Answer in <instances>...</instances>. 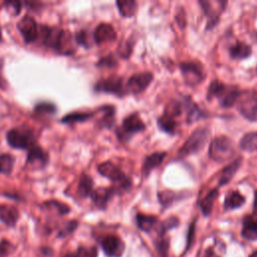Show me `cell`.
Wrapping results in <instances>:
<instances>
[{"label": "cell", "mask_w": 257, "mask_h": 257, "mask_svg": "<svg viewBox=\"0 0 257 257\" xmlns=\"http://www.w3.org/2000/svg\"><path fill=\"white\" fill-rule=\"evenodd\" d=\"M39 32H41L44 44L47 47L52 48L62 54H72L74 52L73 37L69 31L57 27L41 26Z\"/></svg>", "instance_id": "6da1fadb"}, {"label": "cell", "mask_w": 257, "mask_h": 257, "mask_svg": "<svg viewBox=\"0 0 257 257\" xmlns=\"http://www.w3.org/2000/svg\"><path fill=\"white\" fill-rule=\"evenodd\" d=\"M241 92L235 85H226L218 80H213L207 92V99H217L223 108H230L237 103Z\"/></svg>", "instance_id": "7a4b0ae2"}, {"label": "cell", "mask_w": 257, "mask_h": 257, "mask_svg": "<svg viewBox=\"0 0 257 257\" xmlns=\"http://www.w3.org/2000/svg\"><path fill=\"white\" fill-rule=\"evenodd\" d=\"M235 154L234 143L227 137L215 138L210 145L209 156L216 162H225L230 160Z\"/></svg>", "instance_id": "3957f363"}, {"label": "cell", "mask_w": 257, "mask_h": 257, "mask_svg": "<svg viewBox=\"0 0 257 257\" xmlns=\"http://www.w3.org/2000/svg\"><path fill=\"white\" fill-rule=\"evenodd\" d=\"M209 132L205 128H200L193 132L187 141L184 143L182 148L179 150V155L181 157H187L192 154H196L200 152L204 148Z\"/></svg>", "instance_id": "277c9868"}, {"label": "cell", "mask_w": 257, "mask_h": 257, "mask_svg": "<svg viewBox=\"0 0 257 257\" xmlns=\"http://www.w3.org/2000/svg\"><path fill=\"white\" fill-rule=\"evenodd\" d=\"M239 113L251 122L257 121V93L254 91H245L240 94L237 101Z\"/></svg>", "instance_id": "5b68a950"}, {"label": "cell", "mask_w": 257, "mask_h": 257, "mask_svg": "<svg viewBox=\"0 0 257 257\" xmlns=\"http://www.w3.org/2000/svg\"><path fill=\"white\" fill-rule=\"evenodd\" d=\"M145 124L137 113L128 116L124 119L122 127L117 131V134L121 140L130 139L134 134L143 132L145 130Z\"/></svg>", "instance_id": "8992f818"}, {"label": "cell", "mask_w": 257, "mask_h": 257, "mask_svg": "<svg viewBox=\"0 0 257 257\" xmlns=\"http://www.w3.org/2000/svg\"><path fill=\"white\" fill-rule=\"evenodd\" d=\"M203 11L207 16V29L215 27L219 23L220 15L223 12L227 2L226 1H208L203 0L199 1Z\"/></svg>", "instance_id": "52a82bcc"}, {"label": "cell", "mask_w": 257, "mask_h": 257, "mask_svg": "<svg viewBox=\"0 0 257 257\" xmlns=\"http://www.w3.org/2000/svg\"><path fill=\"white\" fill-rule=\"evenodd\" d=\"M98 170L101 175L110 179L115 183H119L120 186H122L125 189L131 186V181L127 178L123 171L111 162H104L101 164Z\"/></svg>", "instance_id": "ba28073f"}, {"label": "cell", "mask_w": 257, "mask_h": 257, "mask_svg": "<svg viewBox=\"0 0 257 257\" xmlns=\"http://www.w3.org/2000/svg\"><path fill=\"white\" fill-rule=\"evenodd\" d=\"M180 69L182 71L186 83L190 85H196L200 83L205 77L203 67L199 62L196 61L181 62Z\"/></svg>", "instance_id": "9c48e42d"}, {"label": "cell", "mask_w": 257, "mask_h": 257, "mask_svg": "<svg viewBox=\"0 0 257 257\" xmlns=\"http://www.w3.org/2000/svg\"><path fill=\"white\" fill-rule=\"evenodd\" d=\"M96 91L114 94L118 97H123L127 94V89L124 85L123 78L118 76H111L100 80L96 84Z\"/></svg>", "instance_id": "30bf717a"}, {"label": "cell", "mask_w": 257, "mask_h": 257, "mask_svg": "<svg viewBox=\"0 0 257 257\" xmlns=\"http://www.w3.org/2000/svg\"><path fill=\"white\" fill-rule=\"evenodd\" d=\"M17 28L26 44L35 41L39 36V28L37 26L36 21L29 15L25 16L19 21Z\"/></svg>", "instance_id": "8fae6325"}, {"label": "cell", "mask_w": 257, "mask_h": 257, "mask_svg": "<svg viewBox=\"0 0 257 257\" xmlns=\"http://www.w3.org/2000/svg\"><path fill=\"white\" fill-rule=\"evenodd\" d=\"M6 139L8 144L15 149H27L33 146L32 135L29 131L13 128L7 133Z\"/></svg>", "instance_id": "7c38bea8"}, {"label": "cell", "mask_w": 257, "mask_h": 257, "mask_svg": "<svg viewBox=\"0 0 257 257\" xmlns=\"http://www.w3.org/2000/svg\"><path fill=\"white\" fill-rule=\"evenodd\" d=\"M153 80V75L151 73H141L132 76L127 82V91L133 94H140L144 92L149 84Z\"/></svg>", "instance_id": "4fadbf2b"}, {"label": "cell", "mask_w": 257, "mask_h": 257, "mask_svg": "<svg viewBox=\"0 0 257 257\" xmlns=\"http://www.w3.org/2000/svg\"><path fill=\"white\" fill-rule=\"evenodd\" d=\"M103 252L110 257H120L124 250L125 245L123 241L117 236H106L102 241Z\"/></svg>", "instance_id": "5bb4252c"}, {"label": "cell", "mask_w": 257, "mask_h": 257, "mask_svg": "<svg viewBox=\"0 0 257 257\" xmlns=\"http://www.w3.org/2000/svg\"><path fill=\"white\" fill-rule=\"evenodd\" d=\"M49 161L48 154L44 151V149L38 146H31L27 156V164L31 168H44Z\"/></svg>", "instance_id": "9a60e30c"}, {"label": "cell", "mask_w": 257, "mask_h": 257, "mask_svg": "<svg viewBox=\"0 0 257 257\" xmlns=\"http://www.w3.org/2000/svg\"><path fill=\"white\" fill-rule=\"evenodd\" d=\"M117 38V33L114 27L108 24H101L94 32V40L98 45L112 42Z\"/></svg>", "instance_id": "2e32d148"}, {"label": "cell", "mask_w": 257, "mask_h": 257, "mask_svg": "<svg viewBox=\"0 0 257 257\" xmlns=\"http://www.w3.org/2000/svg\"><path fill=\"white\" fill-rule=\"evenodd\" d=\"M114 193L115 190L113 188H98L92 192L91 197L97 207L103 209L114 195Z\"/></svg>", "instance_id": "e0dca14e"}, {"label": "cell", "mask_w": 257, "mask_h": 257, "mask_svg": "<svg viewBox=\"0 0 257 257\" xmlns=\"http://www.w3.org/2000/svg\"><path fill=\"white\" fill-rule=\"evenodd\" d=\"M166 156H167L166 152H156L147 157L143 164V170H142L144 176L145 177L149 176L150 173H151L156 167L160 166L163 163Z\"/></svg>", "instance_id": "ac0fdd59"}, {"label": "cell", "mask_w": 257, "mask_h": 257, "mask_svg": "<svg viewBox=\"0 0 257 257\" xmlns=\"http://www.w3.org/2000/svg\"><path fill=\"white\" fill-rule=\"evenodd\" d=\"M184 106L187 112V122L189 124H192L199 120L201 117L204 116L203 112L200 110L197 103L193 102V100L190 97H186L184 100Z\"/></svg>", "instance_id": "d6986e66"}, {"label": "cell", "mask_w": 257, "mask_h": 257, "mask_svg": "<svg viewBox=\"0 0 257 257\" xmlns=\"http://www.w3.org/2000/svg\"><path fill=\"white\" fill-rule=\"evenodd\" d=\"M19 217L17 209L11 206L0 205V220L7 226H13Z\"/></svg>", "instance_id": "ffe728a7"}, {"label": "cell", "mask_w": 257, "mask_h": 257, "mask_svg": "<svg viewBox=\"0 0 257 257\" xmlns=\"http://www.w3.org/2000/svg\"><path fill=\"white\" fill-rule=\"evenodd\" d=\"M241 163H242V158H238L237 160H235L234 162H232L231 164H229L227 167L223 169L219 178V186H225L229 181H231L235 173H236L238 169L240 168Z\"/></svg>", "instance_id": "44dd1931"}, {"label": "cell", "mask_w": 257, "mask_h": 257, "mask_svg": "<svg viewBox=\"0 0 257 257\" xmlns=\"http://www.w3.org/2000/svg\"><path fill=\"white\" fill-rule=\"evenodd\" d=\"M251 52H252L251 47L241 41H237L236 44L233 45L229 50L230 56L234 59L246 58L251 54Z\"/></svg>", "instance_id": "7402d4cb"}, {"label": "cell", "mask_w": 257, "mask_h": 257, "mask_svg": "<svg viewBox=\"0 0 257 257\" xmlns=\"http://www.w3.org/2000/svg\"><path fill=\"white\" fill-rule=\"evenodd\" d=\"M245 202V198L238 191H231L225 198L224 207L226 210H233L241 207Z\"/></svg>", "instance_id": "603a6c76"}, {"label": "cell", "mask_w": 257, "mask_h": 257, "mask_svg": "<svg viewBox=\"0 0 257 257\" xmlns=\"http://www.w3.org/2000/svg\"><path fill=\"white\" fill-rule=\"evenodd\" d=\"M217 196H218V189L217 188L210 190L207 193V194L204 196V198L200 202V207L202 209V212H203L204 215H209V214L211 213L214 201L216 200Z\"/></svg>", "instance_id": "cb8c5ba5"}, {"label": "cell", "mask_w": 257, "mask_h": 257, "mask_svg": "<svg viewBox=\"0 0 257 257\" xmlns=\"http://www.w3.org/2000/svg\"><path fill=\"white\" fill-rule=\"evenodd\" d=\"M137 223L141 230L143 231H151L158 223V218L153 215H145V214H138Z\"/></svg>", "instance_id": "d4e9b609"}, {"label": "cell", "mask_w": 257, "mask_h": 257, "mask_svg": "<svg viewBox=\"0 0 257 257\" xmlns=\"http://www.w3.org/2000/svg\"><path fill=\"white\" fill-rule=\"evenodd\" d=\"M93 187H94V181H93V179H92L90 176L83 174V175L80 177L79 184H78V187H77L78 195H79L80 197H82V198L88 197L89 195L92 194Z\"/></svg>", "instance_id": "484cf974"}, {"label": "cell", "mask_w": 257, "mask_h": 257, "mask_svg": "<svg viewBox=\"0 0 257 257\" xmlns=\"http://www.w3.org/2000/svg\"><path fill=\"white\" fill-rule=\"evenodd\" d=\"M158 126L160 127L162 131L168 134H175L178 124L174 118L169 117L164 114L158 119Z\"/></svg>", "instance_id": "4316f807"}, {"label": "cell", "mask_w": 257, "mask_h": 257, "mask_svg": "<svg viewBox=\"0 0 257 257\" xmlns=\"http://www.w3.org/2000/svg\"><path fill=\"white\" fill-rule=\"evenodd\" d=\"M240 148L247 152L257 151V132L245 134L240 140Z\"/></svg>", "instance_id": "83f0119b"}, {"label": "cell", "mask_w": 257, "mask_h": 257, "mask_svg": "<svg viewBox=\"0 0 257 257\" xmlns=\"http://www.w3.org/2000/svg\"><path fill=\"white\" fill-rule=\"evenodd\" d=\"M242 236L248 240H257V220L247 218L244 221Z\"/></svg>", "instance_id": "f1b7e54d"}, {"label": "cell", "mask_w": 257, "mask_h": 257, "mask_svg": "<svg viewBox=\"0 0 257 257\" xmlns=\"http://www.w3.org/2000/svg\"><path fill=\"white\" fill-rule=\"evenodd\" d=\"M120 13L124 17H132L137 11V2L134 0H123V1H117Z\"/></svg>", "instance_id": "f546056e"}, {"label": "cell", "mask_w": 257, "mask_h": 257, "mask_svg": "<svg viewBox=\"0 0 257 257\" xmlns=\"http://www.w3.org/2000/svg\"><path fill=\"white\" fill-rule=\"evenodd\" d=\"M94 114L92 113H72V114H69L67 115L66 117H63L61 122L62 123H66V124H73V123H78V122H84L89 120L90 118L93 117Z\"/></svg>", "instance_id": "4dcf8cb0"}, {"label": "cell", "mask_w": 257, "mask_h": 257, "mask_svg": "<svg viewBox=\"0 0 257 257\" xmlns=\"http://www.w3.org/2000/svg\"><path fill=\"white\" fill-rule=\"evenodd\" d=\"M14 167V158L11 155L4 154L0 156V173L9 174Z\"/></svg>", "instance_id": "1f68e13d"}, {"label": "cell", "mask_w": 257, "mask_h": 257, "mask_svg": "<svg viewBox=\"0 0 257 257\" xmlns=\"http://www.w3.org/2000/svg\"><path fill=\"white\" fill-rule=\"evenodd\" d=\"M165 115L169 116V117H172V118H176L179 117L182 114V105L181 103L177 102V101H171L165 109Z\"/></svg>", "instance_id": "d6a6232c"}, {"label": "cell", "mask_w": 257, "mask_h": 257, "mask_svg": "<svg viewBox=\"0 0 257 257\" xmlns=\"http://www.w3.org/2000/svg\"><path fill=\"white\" fill-rule=\"evenodd\" d=\"M76 41L78 45L84 47V48H90L92 46V40L90 37V34L87 30H79L76 34Z\"/></svg>", "instance_id": "836d02e7"}, {"label": "cell", "mask_w": 257, "mask_h": 257, "mask_svg": "<svg viewBox=\"0 0 257 257\" xmlns=\"http://www.w3.org/2000/svg\"><path fill=\"white\" fill-rule=\"evenodd\" d=\"M76 257H98V249L96 247H79Z\"/></svg>", "instance_id": "e575fe53"}, {"label": "cell", "mask_w": 257, "mask_h": 257, "mask_svg": "<svg viewBox=\"0 0 257 257\" xmlns=\"http://www.w3.org/2000/svg\"><path fill=\"white\" fill-rule=\"evenodd\" d=\"M15 250L14 245L8 240H2L0 242V257H6Z\"/></svg>", "instance_id": "d590c367"}, {"label": "cell", "mask_w": 257, "mask_h": 257, "mask_svg": "<svg viewBox=\"0 0 257 257\" xmlns=\"http://www.w3.org/2000/svg\"><path fill=\"white\" fill-rule=\"evenodd\" d=\"M116 66H117V60L114 57V55L112 54L103 57L98 62V67H101V68H115Z\"/></svg>", "instance_id": "8d00e7d4"}, {"label": "cell", "mask_w": 257, "mask_h": 257, "mask_svg": "<svg viewBox=\"0 0 257 257\" xmlns=\"http://www.w3.org/2000/svg\"><path fill=\"white\" fill-rule=\"evenodd\" d=\"M77 227V221H70V222H68L66 225L63 226V228L59 231L58 236L59 237L68 236L69 234L73 233L76 230Z\"/></svg>", "instance_id": "74e56055"}, {"label": "cell", "mask_w": 257, "mask_h": 257, "mask_svg": "<svg viewBox=\"0 0 257 257\" xmlns=\"http://www.w3.org/2000/svg\"><path fill=\"white\" fill-rule=\"evenodd\" d=\"M55 106L51 103H38L35 108V112L39 114H53Z\"/></svg>", "instance_id": "f35d334b"}, {"label": "cell", "mask_w": 257, "mask_h": 257, "mask_svg": "<svg viewBox=\"0 0 257 257\" xmlns=\"http://www.w3.org/2000/svg\"><path fill=\"white\" fill-rule=\"evenodd\" d=\"M178 224H179V220H178L177 218H175V217H171V218L167 219V220L162 224V227H161L162 233H164L165 231H167V230H169V229H172V228H174V227H177Z\"/></svg>", "instance_id": "ab89813d"}, {"label": "cell", "mask_w": 257, "mask_h": 257, "mask_svg": "<svg viewBox=\"0 0 257 257\" xmlns=\"http://www.w3.org/2000/svg\"><path fill=\"white\" fill-rule=\"evenodd\" d=\"M0 88L5 89L6 88V81L2 75V63L0 62Z\"/></svg>", "instance_id": "60d3db41"}, {"label": "cell", "mask_w": 257, "mask_h": 257, "mask_svg": "<svg viewBox=\"0 0 257 257\" xmlns=\"http://www.w3.org/2000/svg\"><path fill=\"white\" fill-rule=\"evenodd\" d=\"M253 211L255 215H257V191L255 193V199H254V206H253Z\"/></svg>", "instance_id": "b9f144b4"}, {"label": "cell", "mask_w": 257, "mask_h": 257, "mask_svg": "<svg viewBox=\"0 0 257 257\" xmlns=\"http://www.w3.org/2000/svg\"><path fill=\"white\" fill-rule=\"evenodd\" d=\"M205 257H218L215 253H214L211 249H209V250H207V252H206V256Z\"/></svg>", "instance_id": "7bdbcfd3"}, {"label": "cell", "mask_w": 257, "mask_h": 257, "mask_svg": "<svg viewBox=\"0 0 257 257\" xmlns=\"http://www.w3.org/2000/svg\"><path fill=\"white\" fill-rule=\"evenodd\" d=\"M253 37H254V39H255V41L257 42V31H256V32L254 33V36H253Z\"/></svg>", "instance_id": "ee69618b"}, {"label": "cell", "mask_w": 257, "mask_h": 257, "mask_svg": "<svg viewBox=\"0 0 257 257\" xmlns=\"http://www.w3.org/2000/svg\"><path fill=\"white\" fill-rule=\"evenodd\" d=\"M2 39V32H1V28H0V40Z\"/></svg>", "instance_id": "f6af8a7d"}, {"label": "cell", "mask_w": 257, "mask_h": 257, "mask_svg": "<svg viewBox=\"0 0 257 257\" xmlns=\"http://www.w3.org/2000/svg\"><path fill=\"white\" fill-rule=\"evenodd\" d=\"M250 257H257V252H256V253H254V254H252Z\"/></svg>", "instance_id": "bcb514c9"}]
</instances>
